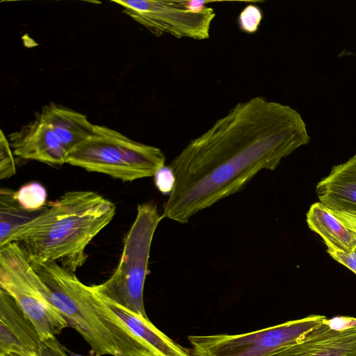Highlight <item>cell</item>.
<instances>
[{
  "mask_svg": "<svg viewBox=\"0 0 356 356\" xmlns=\"http://www.w3.org/2000/svg\"><path fill=\"white\" fill-rule=\"evenodd\" d=\"M310 140L291 106L260 96L238 102L172 161L176 181L162 215L187 223L243 190L260 171L275 170Z\"/></svg>",
  "mask_w": 356,
  "mask_h": 356,
  "instance_id": "obj_1",
  "label": "cell"
},
{
  "mask_svg": "<svg viewBox=\"0 0 356 356\" xmlns=\"http://www.w3.org/2000/svg\"><path fill=\"white\" fill-rule=\"evenodd\" d=\"M115 213V204L96 192L67 191L47 202L11 243L20 244L30 256L56 261L74 273L87 259V246Z\"/></svg>",
  "mask_w": 356,
  "mask_h": 356,
  "instance_id": "obj_2",
  "label": "cell"
},
{
  "mask_svg": "<svg viewBox=\"0 0 356 356\" xmlns=\"http://www.w3.org/2000/svg\"><path fill=\"white\" fill-rule=\"evenodd\" d=\"M28 257L42 294L68 325L80 334L95 355L154 356L91 286L82 283L74 273L56 261L29 254Z\"/></svg>",
  "mask_w": 356,
  "mask_h": 356,
  "instance_id": "obj_3",
  "label": "cell"
},
{
  "mask_svg": "<svg viewBox=\"0 0 356 356\" xmlns=\"http://www.w3.org/2000/svg\"><path fill=\"white\" fill-rule=\"evenodd\" d=\"M165 160L159 148L95 124L92 134L68 153L66 163L122 181H133L154 177L165 165Z\"/></svg>",
  "mask_w": 356,
  "mask_h": 356,
  "instance_id": "obj_4",
  "label": "cell"
},
{
  "mask_svg": "<svg viewBox=\"0 0 356 356\" xmlns=\"http://www.w3.org/2000/svg\"><path fill=\"white\" fill-rule=\"evenodd\" d=\"M164 218L153 202L138 204L136 218L124 240L118 266L105 282L91 285L100 296L148 318L143 291L153 237Z\"/></svg>",
  "mask_w": 356,
  "mask_h": 356,
  "instance_id": "obj_5",
  "label": "cell"
},
{
  "mask_svg": "<svg viewBox=\"0 0 356 356\" xmlns=\"http://www.w3.org/2000/svg\"><path fill=\"white\" fill-rule=\"evenodd\" d=\"M28 254L16 242L0 248V289L15 301L41 341L59 334L68 324L40 290Z\"/></svg>",
  "mask_w": 356,
  "mask_h": 356,
  "instance_id": "obj_6",
  "label": "cell"
},
{
  "mask_svg": "<svg viewBox=\"0 0 356 356\" xmlns=\"http://www.w3.org/2000/svg\"><path fill=\"white\" fill-rule=\"evenodd\" d=\"M322 315L307 317L236 334L191 335V356H270L298 341L307 332L324 321Z\"/></svg>",
  "mask_w": 356,
  "mask_h": 356,
  "instance_id": "obj_7",
  "label": "cell"
},
{
  "mask_svg": "<svg viewBox=\"0 0 356 356\" xmlns=\"http://www.w3.org/2000/svg\"><path fill=\"white\" fill-rule=\"evenodd\" d=\"M123 12L156 36L206 40L216 13L204 1L115 0Z\"/></svg>",
  "mask_w": 356,
  "mask_h": 356,
  "instance_id": "obj_8",
  "label": "cell"
},
{
  "mask_svg": "<svg viewBox=\"0 0 356 356\" xmlns=\"http://www.w3.org/2000/svg\"><path fill=\"white\" fill-rule=\"evenodd\" d=\"M13 154L52 165L66 163L67 152L56 134L36 113L34 120L8 136Z\"/></svg>",
  "mask_w": 356,
  "mask_h": 356,
  "instance_id": "obj_9",
  "label": "cell"
},
{
  "mask_svg": "<svg viewBox=\"0 0 356 356\" xmlns=\"http://www.w3.org/2000/svg\"><path fill=\"white\" fill-rule=\"evenodd\" d=\"M270 356H356V325L337 329L327 318Z\"/></svg>",
  "mask_w": 356,
  "mask_h": 356,
  "instance_id": "obj_10",
  "label": "cell"
},
{
  "mask_svg": "<svg viewBox=\"0 0 356 356\" xmlns=\"http://www.w3.org/2000/svg\"><path fill=\"white\" fill-rule=\"evenodd\" d=\"M41 341L14 299L0 289V355H38Z\"/></svg>",
  "mask_w": 356,
  "mask_h": 356,
  "instance_id": "obj_11",
  "label": "cell"
},
{
  "mask_svg": "<svg viewBox=\"0 0 356 356\" xmlns=\"http://www.w3.org/2000/svg\"><path fill=\"white\" fill-rule=\"evenodd\" d=\"M316 193L319 202L328 209L356 215V153L333 166L317 184Z\"/></svg>",
  "mask_w": 356,
  "mask_h": 356,
  "instance_id": "obj_12",
  "label": "cell"
},
{
  "mask_svg": "<svg viewBox=\"0 0 356 356\" xmlns=\"http://www.w3.org/2000/svg\"><path fill=\"white\" fill-rule=\"evenodd\" d=\"M98 296L125 325L145 343L154 356H191L190 349L183 347L168 337L153 325L149 318L137 315Z\"/></svg>",
  "mask_w": 356,
  "mask_h": 356,
  "instance_id": "obj_13",
  "label": "cell"
},
{
  "mask_svg": "<svg viewBox=\"0 0 356 356\" xmlns=\"http://www.w3.org/2000/svg\"><path fill=\"white\" fill-rule=\"evenodd\" d=\"M39 113L67 153L86 140L94 129L86 115L54 103L44 106Z\"/></svg>",
  "mask_w": 356,
  "mask_h": 356,
  "instance_id": "obj_14",
  "label": "cell"
},
{
  "mask_svg": "<svg viewBox=\"0 0 356 356\" xmlns=\"http://www.w3.org/2000/svg\"><path fill=\"white\" fill-rule=\"evenodd\" d=\"M307 223L325 244H332L345 251L356 250V234L321 202L311 205L307 213Z\"/></svg>",
  "mask_w": 356,
  "mask_h": 356,
  "instance_id": "obj_15",
  "label": "cell"
},
{
  "mask_svg": "<svg viewBox=\"0 0 356 356\" xmlns=\"http://www.w3.org/2000/svg\"><path fill=\"white\" fill-rule=\"evenodd\" d=\"M15 191L0 189V248L11 243L14 234L40 212L24 210L15 197Z\"/></svg>",
  "mask_w": 356,
  "mask_h": 356,
  "instance_id": "obj_16",
  "label": "cell"
},
{
  "mask_svg": "<svg viewBox=\"0 0 356 356\" xmlns=\"http://www.w3.org/2000/svg\"><path fill=\"white\" fill-rule=\"evenodd\" d=\"M15 197L19 205L29 212H37L47 205V193L43 185L31 181L15 191Z\"/></svg>",
  "mask_w": 356,
  "mask_h": 356,
  "instance_id": "obj_17",
  "label": "cell"
},
{
  "mask_svg": "<svg viewBox=\"0 0 356 356\" xmlns=\"http://www.w3.org/2000/svg\"><path fill=\"white\" fill-rule=\"evenodd\" d=\"M0 133V179H3L15 175L16 167L8 139L2 131Z\"/></svg>",
  "mask_w": 356,
  "mask_h": 356,
  "instance_id": "obj_18",
  "label": "cell"
},
{
  "mask_svg": "<svg viewBox=\"0 0 356 356\" xmlns=\"http://www.w3.org/2000/svg\"><path fill=\"white\" fill-rule=\"evenodd\" d=\"M261 19V9L255 5H248L238 16V25L243 31L253 33L258 29Z\"/></svg>",
  "mask_w": 356,
  "mask_h": 356,
  "instance_id": "obj_19",
  "label": "cell"
},
{
  "mask_svg": "<svg viewBox=\"0 0 356 356\" xmlns=\"http://www.w3.org/2000/svg\"><path fill=\"white\" fill-rule=\"evenodd\" d=\"M157 189L163 195H169L175 184V175L170 165H163L154 175Z\"/></svg>",
  "mask_w": 356,
  "mask_h": 356,
  "instance_id": "obj_20",
  "label": "cell"
},
{
  "mask_svg": "<svg viewBox=\"0 0 356 356\" xmlns=\"http://www.w3.org/2000/svg\"><path fill=\"white\" fill-rule=\"evenodd\" d=\"M325 245L331 257L356 274V250L345 251L330 243Z\"/></svg>",
  "mask_w": 356,
  "mask_h": 356,
  "instance_id": "obj_21",
  "label": "cell"
},
{
  "mask_svg": "<svg viewBox=\"0 0 356 356\" xmlns=\"http://www.w3.org/2000/svg\"><path fill=\"white\" fill-rule=\"evenodd\" d=\"M39 356H70L67 349L61 345L56 337L40 343Z\"/></svg>",
  "mask_w": 356,
  "mask_h": 356,
  "instance_id": "obj_22",
  "label": "cell"
},
{
  "mask_svg": "<svg viewBox=\"0 0 356 356\" xmlns=\"http://www.w3.org/2000/svg\"><path fill=\"white\" fill-rule=\"evenodd\" d=\"M350 230L356 234V215L346 211L330 209Z\"/></svg>",
  "mask_w": 356,
  "mask_h": 356,
  "instance_id": "obj_23",
  "label": "cell"
},
{
  "mask_svg": "<svg viewBox=\"0 0 356 356\" xmlns=\"http://www.w3.org/2000/svg\"><path fill=\"white\" fill-rule=\"evenodd\" d=\"M0 356H22V355H17V354H13V353H9V354L0 355ZM35 356H39V355H35Z\"/></svg>",
  "mask_w": 356,
  "mask_h": 356,
  "instance_id": "obj_24",
  "label": "cell"
},
{
  "mask_svg": "<svg viewBox=\"0 0 356 356\" xmlns=\"http://www.w3.org/2000/svg\"><path fill=\"white\" fill-rule=\"evenodd\" d=\"M67 353L69 354L70 356H81V355H76L75 353H73L72 352H70L69 350L67 349ZM97 356V355H95Z\"/></svg>",
  "mask_w": 356,
  "mask_h": 356,
  "instance_id": "obj_25",
  "label": "cell"
}]
</instances>
